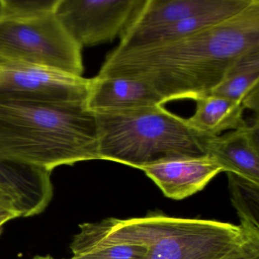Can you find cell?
Masks as SVG:
<instances>
[{
	"label": "cell",
	"mask_w": 259,
	"mask_h": 259,
	"mask_svg": "<svg viewBox=\"0 0 259 259\" xmlns=\"http://www.w3.org/2000/svg\"><path fill=\"white\" fill-rule=\"evenodd\" d=\"M259 47V0L236 16L190 35L134 48L117 47L98 75L139 80L163 102L210 95L235 62Z\"/></svg>",
	"instance_id": "obj_1"
},
{
	"label": "cell",
	"mask_w": 259,
	"mask_h": 259,
	"mask_svg": "<svg viewBox=\"0 0 259 259\" xmlns=\"http://www.w3.org/2000/svg\"><path fill=\"white\" fill-rule=\"evenodd\" d=\"M0 158L49 172L100 160L96 116L86 104L0 98Z\"/></svg>",
	"instance_id": "obj_2"
},
{
	"label": "cell",
	"mask_w": 259,
	"mask_h": 259,
	"mask_svg": "<svg viewBox=\"0 0 259 259\" xmlns=\"http://www.w3.org/2000/svg\"><path fill=\"white\" fill-rule=\"evenodd\" d=\"M100 160L139 169L158 160L206 154L207 136L163 106L95 114Z\"/></svg>",
	"instance_id": "obj_3"
},
{
	"label": "cell",
	"mask_w": 259,
	"mask_h": 259,
	"mask_svg": "<svg viewBox=\"0 0 259 259\" xmlns=\"http://www.w3.org/2000/svg\"><path fill=\"white\" fill-rule=\"evenodd\" d=\"M107 221L112 236L145 247L143 259H221L259 239V230L241 224L177 218L160 211Z\"/></svg>",
	"instance_id": "obj_4"
},
{
	"label": "cell",
	"mask_w": 259,
	"mask_h": 259,
	"mask_svg": "<svg viewBox=\"0 0 259 259\" xmlns=\"http://www.w3.org/2000/svg\"><path fill=\"white\" fill-rule=\"evenodd\" d=\"M81 50L54 13L0 18V59L82 77Z\"/></svg>",
	"instance_id": "obj_5"
},
{
	"label": "cell",
	"mask_w": 259,
	"mask_h": 259,
	"mask_svg": "<svg viewBox=\"0 0 259 259\" xmlns=\"http://www.w3.org/2000/svg\"><path fill=\"white\" fill-rule=\"evenodd\" d=\"M145 0H58L54 14L83 49L120 37Z\"/></svg>",
	"instance_id": "obj_6"
},
{
	"label": "cell",
	"mask_w": 259,
	"mask_h": 259,
	"mask_svg": "<svg viewBox=\"0 0 259 259\" xmlns=\"http://www.w3.org/2000/svg\"><path fill=\"white\" fill-rule=\"evenodd\" d=\"M89 78L0 59V98L86 104Z\"/></svg>",
	"instance_id": "obj_7"
},
{
	"label": "cell",
	"mask_w": 259,
	"mask_h": 259,
	"mask_svg": "<svg viewBox=\"0 0 259 259\" xmlns=\"http://www.w3.org/2000/svg\"><path fill=\"white\" fill-rule=\"evenodd\" d=\"M143 171L167 198L182 200L202 190L224 169L208 154L186 156L144 165Z\"/></svg>",
	"instance_id": "obj_8"
},
{
	"label": "cell",
	"mask_w": 259,
	"mask_h": 259,
	"mask_svg": "<svg viewBox=\"0 0 259 259\" xmlns=\"http://www.w3.org/2000/svg\"><path fill=\"white\" fill-rule=\"evenodd\" d=\"M206 154L213 157L224 172L259 186V119L239 130L207 136Z\"/></svg>",
	"instance_id": "obj_9"
},
{
	"label": "cell",
	"mask_w": 259,
	"mask_h": 259,
	"mask_svg": "<svg viewBox=\"0 0 259 259\" xmlns=\"http://www.w3.org/2000/svg\"><path fill=\"white\" fill-rule=\"evenodd\" d=\"M163 104L160 95L139 80L98 75L89 78L86 107L95 114Z\"/></svg>",
	"instance_id": "obj_10"
},
{
	"label": "cell",
	"mask_w": 259,
	"mask_h": 259,
	"mask_svg": "<svg viewBox=\"0 0 259 259\" xmlns=\"http://www.w3.org/2000/svg\"><path fill=\"white\" fill-rule=\"evenodd\" d=\"M251 2L252 0H227L220 8L183 19L175 23L156 28L123 31L120 36V44L118 47L134 48L190 35L236 16L248 7Z\"/></svg>",
	"instance_id": "obj_11"
},
{
	"label": "cell",
	"mask_w": 259,
	"mask_h": 259,
	"mask_svg": "<svg viewBox=\"0 0 259 259\" xmlns=\"http://www.w3.org/2000/svg\"><path fill=\"white\" fill-rule=\"evenodd\" d=\"M0 184L15 194L25 218L42 213L54 196L51 172L2 158Z\"/></svg>",
	"instance_id": "obj_12"
},
{
	"label": "cell",
	"mask_w": 259,
	"mask_h": 259,
	"mask_svg": "<svg viewBox=\"0 0 259 259\" xmlns=\"http://www.w3.org/2000/svg\"><path fill=\"white\" fill-rule=\"evenodd\" d=\"M70 249L69 259H143L146 253L145 247L112 236L107 218L80 224Z\"/></svg>",
	"instance_id": "obj_13"
},
{
	"label": "cell",
	"mask_w": 259,
	"mask_h": 259,
	"mask_svg": "<svg viewBox=\"0 0 259 259\" xmlns=\"http://www.w3.org/2000/svg\"><path fill=\"white\" fill-rule=\"evenodd\" d=\"M210 95L240 103L258 116L259 47L239 57Z\"/></svg>",
	"instance_id": "obj_14"
},
{
	"label": "cell",
	"mask_w": 259,
	"mask_h": 259,
	"mask_svg": "<svg viewBox=\"0 0 259 259\" xmlns=\"http://www.w3.org/2000/svg\"><path fill=\"white\" fill-rule=\"evenodd\" d=\"M227 0H145L124 30L145 29L175 23L220 8Z\"/></svg>",
	"instance_id": "obj_15"
},
{
	"label": "cell",
	"mask_w": 259,
	"mask_h": 259,
	"mask_svg": "<svg viewBox=\"0 0 259 259\" xmlns=\"http://www.w3.org/2000/svg\"><path fill=\"white\" fill-rule=\"evenodd\" d=\"M195 101V113L186 122L201 134L221 136L224 132L234 131L248 125L244 119L245 108L240 103L210 95Z\"/></svg>",
	"instance_id": "obj_16"
},
{
	"label": "cell",
	"mask_w": 259,
	"mask_h": 259,
	"mask_svg": "<svg viewBox=\"0 0 259 259\" xmlns=\"http://www.w3.org/2000/svg\"><path fill=\"white\" fill-rule=\"evenodd\" d=\"M232 201L240 218V224L259 230V186L234 174H227Z\"/></svg>",
	"instance_id": "obj_17"
},
{
	"label": "cell",
	"mask_w": 259,
	"mask_h": 259,
	"mask_svg": "<svg viewBox=\"0 0 259 259\" xmlns=\"http://www.w3.org/2000/svg\"><path fill=\"white\" fill-rule=\"evenodd\" d=\"M58 0H0V18L19 19L54 13Z\"/></svg>",
	"instance_id": "obj_18"
},
{
	"label": "cell",
	"mask_w": 259,
	"mask_h": 259,
	"mask_svg": "<svg viewBox=\"0 0 259 259\" xmlns=\"http://www.w3.org/2000/svg\"><path fill=\"white\" fill-rule=\"evenodd\" d=\"M221 259H259V239H254Z\"/></svg>",
	"instance_id": "obj_19"
},
{
	"label": "cell",
	"mask_w": 259,
	"mask_h": 259,
	"mask_svg": "<svg viewBox=\"0 0 259 259\" xmlns=\"http://www.w3.org/2000/svg\"><path fill=\"white\" fill-rule=\"evenodd\" d=\"M10 221H12V220L9 218H0V234L2 233L4 225L7 224V223L10 222Z\"/></svg>",
	"instance_id": "obj_20"
}]
</instances>
